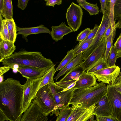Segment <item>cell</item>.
<instances>
[{"mask_svg": "<svg viewBox=\"0 0 121 121\" xmlns=\"http://www.w3.org/2000/svg\"><path fill=\"white\" fill-rule=\"evenodd\" d=\"M23 85L12 78L0 83V121H20Z\"/></svg>", "mask_w": 121, "mask_h": 121, "instance_id": "6da1fadb", "label": "cell"}, {"mask_svg": "<svg viewBox=\"0 0 121 121\" xmlns=\"http://www.w3.org/2000/svg\"><path fill=\"white\" fill-rule=\"evenodd\" d=\"M1 62L4 66L17 64L43 69H50L55 65L51 59L45 58L41 52L28 51L23 49L4 59Z\"/></svg>", "mask_w": 121, "mask_h": 121, "instance_id": "7a4b0ae2", "label": "cell"}, {"mask_svg": "<svg viewBox=\"0 0 121 121\" xmlns=\"http://www.w3.org/2000/svg\"><path fill=\"white\" fill-rule=\"evenodd\" d=\"M107 86L102 82L88 88L75 90L70 104L72 107L88 108L106 95Z\"/></svg>", "mask_w": 121, "mask_h": 121, "instance_id": "3957f363", "label": "cell"}, {"mask_svg": "<svg viewBox=\"0 0 121 121\" xmlns=\"http://www.w3.org/2000/svg\"><path fill=\"white\" fill-rule=\"evenodd\" d=\"M33 99L35 101L46 116L49 115L51 116L53 114L58 116L59 115V110L56 106L54 96L48 85L38 90Z\"/></svg>", "mask_w": 121, "mask_h": 121, "instance_id": "277c9868", "label": "cell"}, {"mask_svg": "<svg viewBox=\"0 0 121 121\" xmlns=\"http://www.w3.org/2000/svg\"><path fill=\"white\" fill-rule=\"evenodd\" d=\"M43 77L35 79H27L23 85V97L21 113L25 112L30 105L39 89Z\"/></svg>", "mask_w": 121, "mask_h": 121, "instance_id": "5b68a950", "label": "cell"}, {"mask_svg": "<svg viewBox=\"0 0 121 121\" xmlns=\"http://www.w3.org/2000/svg\"><path fill=\"white\" fill-rule=\"evenodd\" d=\"M83 12L81 6L72 2L67 9L66 18L67 24L75 32L77 31L82 24Z\"/></svg>", "mask_w": 121, "mask_h": 121, "instance_id": "8992f818", "label": "cell"}, {"mask_svg": "<svg viewBox=\"0 0 121 121\" xmlns=\"http://www.w3.org/2000/svg\"><path fill=\"white\" fill-rule=\"evenodd\" d=\"M109 21L108 12L106 9L105 13L103 15L99 28L91 44L88 48L82 53V59L83 61L88 56L100 43L104 37Z\"/></svg>", "mask_w": 121, "mask_h": 121, "instance_id": "52a82bcc", "label": "cell"}, {"mask_svg": "<svg viewBox=\"0 0 121 121\" xmlns=\"http://www.w3.org/2000/svg\"><path fill=\"white\" fill-rule=\"evenodd\" d=\"M106 44V39L104 37L99 45L88 56L79 64L83 71L90 68L104 56Z\"/></svg>", "mask_w": 121, "mask_h": 121, "instance_id": "ba28073f", "label": "cell"}, {"mask_svg": "<svg viewBox=\"0 0 121 121\" xmlns=\"http://www.w3.org/2000/svg\"><path fill=\"white\" fill-rule=\"evenodd\" d=\"M106 95L112 112V116L118 121H121V94L115 90L112 85L107 86Z\"/></svg>", "mask_w": 121, "mask_h": 121, "instance_id": "9c48e42d", "label": "cell"}, {"mask_svg": "<svg viewBox=\"0 0 121 121\" xmlns=\"http://www.w3.org/2000/svg\"><path fill=\"white\" fill-rule=\"evenodd\" d=\"M120 68L118 66L108 67L92 73L99 82L112 85L120 73Z\"/></svg>", "mask_w": 121, "mask_h": 121, "instance_id": "30bf717a", "label": "cell"}, {"mask_svg": "<svg viewBox=\"0 0 121 121\" xmlns=\"http://www.w3.org/2000/svg\"><path fill=\"white\" fill-rule=\"evenodd\" d=\"M20 121H48V118L33 99L30 107L24 112Z\"/></svg>", "mask_w": 121, "mask_h": 121, "instance_id": "8fae6325", "label": "cell"}, {"mask_svg": "<svg viewBox=\"0 0 121 121\" xmlns=\"http://www.w3.org/2000/svg\"><path fill=\"white\" fill-rule=\"evenodd\" d=\"M51 69H43L32 67L19 65L18 71L26 79H33L42 77Z\"/></svg>", "mask_w": 121, "mask_h": 121, "instance_id": "7c38bea8", "label": "cell"}, {"mask_svg": "<svg viewBox=\"0 0 121 121\" xmlns=\"http://www.w3.org/2000/svg\"><path fill=\"white\" fill-rule=\"evenodd\" d=\"M97 79L92 73L83 71L76 81L75 86L72 88L74 90H82L96 85Z\"/></svg>", "mask_w": 121, "mask_h": 121, "instance_id": "4fadbf2b", "label": "cell"}, {"mask_svg": "<svg viewBox=\"0 0 121 121\" xmlns=\"http://www.w3.org/2000/svg\"><path fill=\"white\" fill-rule=\"evenodd\" d=\"M75 90L72 88L66 91H61L54 95L56 105L58 109L65 108L70 105Z\"/></svg>", "mask_w": 121, "mask_h": 121, "instance_id": "5bb4252c", "label": "cell"}, {"mask_svg": "<svg viewBox=\"0 0 121 121\" xmlns=\"http://www.w3.org/2000/svg\"><path fill=\"white\" fill-rule=\"evenodd\" d=\"M93 115L104 116H112L111 108L106 95L95 104Z\"/></svg>", "mask_w": 121, "mask_h": 121, "instance_id": "9a60e30c", "label": "cell"}, {"mask_svg": "<svg viewBox=\"0 0 121 121\" xmlns=\"http://www.w3.org/2000/svg\"><path fill=\"white\" fill-rule=\"evenodd\" d=\"M17 35H21L22 37L26 41H28L27 38V36L30 35L42 33H48L50 34V30L43 25L39 26L31 27L21 28L17 26Z\"/></svg>", "mask_w": 121, "mask_h": 121, "instance_id": "2e32d148", "label": "cell"}, {"mask_svg": "<svg viewBox=\"0 0 121 121\" xmlns=\"http://www.w3.org/2000/svg\"><path fill=\"white\" fill-rule=\"evenodd\" d=\"M50 34L52 39L57 42L63 39V36L73 31L69 26H66L65 22H62L58 26L51 27Z\"/></svg>", "mask_w": 121, "mask_h": 121, "instance_id": "e0dca14e", "label": "cell"}, {"mask_svg": "<svg viewBox=\"0 0 121 121\" xmlns=\"http://www.w3.org/2000/svg\"><path fill=\"white\" fill-rule=\"evenodd\" d=\"M16 49V47L13 42L0 39V62L4 59L12 55Z\"/></svg>", "mask_w": 121, "mask_h": 121, "instance_id": "ac0fdd59", "label": "cell"}, {"mask_svg": "<svg viewBox=\"0 0 121 121\" xmlns=\"http://www.w3.org/2000/svg\"><path fill=\"white\" fill-rule=\"evenodd\" d=\"M82 53H81L77 55L75 58L60 70L54 78L56 82L61 76L67 73L71 69L83 61L82 59Z\"/></svg>", "mask_w": 121, "mask_h": 121, "instance_id": "d6986e66", "label": "cell"}, {"mask_svg": "<svg viewBox=\"0 0 121 121\" xmlns=\"http://www.w3.org/2000/svg\"><path fill=\"white\" fill-rule=\"evenodd\" d=\"M79 64L72 69L59 81L62 82L78 79L83 72Z\"/></svg>", "mask_w": 121, "mask_h": 121, "instance_id": "ffe728a7", "label": "cell"}, {"mask_svg": "<svg viewBox=\"0 0 121 121\" xmlns=\"http://www.w3.org/2000/svg\"><path fill=\"white\" fill-rule=\"evenodd\" d=\"M78 5L88 12L90 15H96L100 12L97 4H91L86 1V0H77Z\"/></svg>", "mask_w": 121, "mask_h": 121, "instance_id": "44dd1931", "label": "cell"}, {"mask_svg": "<svg viewBox=\"0 0 121 121\" xmlns=\"http://www.w3.org/2000/svg\"><path fill=\"white\" fill-rule=\"evenodd\" d=\"M2 10L0 13L5 20H11L13 18V5L11 0H3Z\"/></svg>", "mask_w": 121, "mask_h": 121, "instance_id": "7402d4cb", "label": "cell"}, {"mask_svg": "<svg viewBox=\"0 0 121 121\" xmlns=\"http://www.w3.org/2000/svg\"><path fill=\"white\" fill-rule=\"evenodd\" d=\"M55 65H54L43 77V79L39 89L42 87L49 83L55 86L56 85L54 80V75L56 72V69L55 67Z\"/></svg>", "mask_w": 121, "mask_h": 121, "instance_id": "603a6c76", "label": "cell"}, {"mask_svg": "<svg viewBox=\"0 0 121 121\" xmlns=\"http://www.w3.org/2000/svg\"><path fill=\"white\" fill-rule=\"evenodd\" d=\"M115 28H121V0H117L114 7Z\"/></svg>", "mask_w": 121, "mask_h": 121, "instance_id": "cb8c5ba5", "label": "cell"}, {"mask_svg": "<svg viewBox=\"0 0 121 121\" xmlns=\"http://www.w3.org/2000/svg\"><path fill=\"white\" fill-rule=\"evenodd\" d=\"M6 21L11 41L14 43L17 37V26L13 19Z\"/></svg>", "mask_w": 121, "mask_h": 121, "instance_id": "d4e9b609", "label": "cell"}, {"mask_svg": "<svg viewBox=\"0 0 121 121\" xmlns=\"http://www.w3.org/2000/svg\"><path fill=\"white\" fill-rule=\"evenodd\" d=\"M117 0H107L106 9L108 12V18L113 29L115 28V22L114 19V7Z\"/></svg>", "mask_w": 121, "mask_h": 121, "instance_id": "484cf974", "label": "cell"}, {"mask_svg": "<svg viewBox=\"0 0 121 121\" xmlns=\"http://www.w3.org/2000/svg\"><path fill=\"white\" fill-rule=\"evenodd\" d=\"M73 107V109L66 121H76L88 108L78 107Z\"/></svg>", "mask_w": 121, "mask_h": 121, "instance_id": "4316f807", "label": "cell"}, {"mask_svg": "<svg viewBox=\"0 0 121 121\" xmlns=\"http://www.w3.org/2000/svg\"><path fill=\"white\" fill-rule=\"evenodd\" d=\"M73 49L68 51L67 54L58 65L55 70L56 72L60 70L76 56Z\"/></svg>", "mask_w": 121, "mask_h": 121, "instance_id": "83f0119b", "label": "cell"}, {"mask_svg": "<svg viewBox=\"0 0 121 121\" xmlns=\"http://www.w3.org/2000/svg\"><path fill=\"white\" fill-rule=\"evenodd\" d=\"M108 67L107 62L103 57L86 71L87 73H92L99 70Z\"/></svg>", "mask_w": 121, "mask_h": 121, "instance_id": "f1b7e54d", "label": "cell"}, {"mask_svg": "<svg viewBox=\"0 0 121 121\" xmlns=\"http://www.w3.org/2000/svg\"><path fill=\"white\" fill-rule=\"evenodd\" d=\"M116 29H114L110 35L106 39V49L103 58L107 62L111 49L113 46V40L115 36Z\"/></svg>", "mask_w": 121, "mask_h": 121, "instance_id": "f546056e", "label": "cell"}, {"mask_svg": "<svg viewBox=\"0 0 121 121\" xmlns=\"http://www.w3.org/2000/svg\"><path fill=\"white\" fill-rule=\"evenodd\" d=\"M69 105L65 108L59 110V114L55 121H66L73 109V107H70Z\"/></svg>", "mask_w": 121, "mask_h": 121, "instance_id": "4dcf8cb0", "label": "cell"}, {"mask_svg": "<svg viewBox=\"0 0 121 121\" xmlns=\"http://www.w3.org/2000/svg\"><path fill=\"white\" fill-rule=\"evenodd\" d=\"M0 38L3 40L11 41L6 20L5 19L3 20L2 25L0 28Z\"/></svg>", "mask_w": 121, "mask_h": 121, "instance_id": "1f68e13d", "label": "cell"}, {"mask_svg": "<svg viewBox=\"0 0 121 121\" xmlns=\"http://www.w3.org/2000/svg\"><path fill=\"white\" fill-rule=\"evenodd\" d=\"M117 58V52L113 46L111 49L107 61L108 67L115 66Z\"/></svg>", "mask_w": 121, "mask_h": 121, "instance_id": "d6a6232c", "label": "cell"}, {"mask_svg": "<svg viewBox=\"0 0 121 121\" xmlns=\"http://www.w3.org/2000/svg\"><path fill=\"white\" fill-rule=\"evenodd\" d=\"M99 25H95L94 28L91 31L86 38L82 41L79 42L73 49L75 51L83 43L89 40L93 39L95 36L99 27Z\"/></svg>", "mask_w": 121, "mask_h": 121, "instance_id": "836d02e7", "label": "cell"}, {"mask_svg": "<svg viewBox=\"0 0 121 121\" xmlns=\"http://www.w3.org/2000/svg\"><path fill=\"white\" fill-rule=\"evenodd\" d=\"M95 107V104L90 106L76 121H87L93 115V112Z\"/></svg>", "mask_w": 121, "mask_h": 121, "instance_id": "e575fe53", "label": "cell"}, {"mask_svg": "<svg viewBox=\"0 0 121 121\" xmlns=\"http://www.w3.org/2000/svg\"><path fill=\"white\" fill-rule=\"evenodd\" d=\"M93 39L87 40L85 42L77 49L74 51L75 56H76L80 54L83 53L86 51L91 45Z\"/></svg>", "mask_w": 121, "mask_h": 121, "instance_id": "d590c367", "label": "cell"}, {"mask_svg": "<svg viewBox=\"0 0 121 121\" xmlns=\"http://www.w3.org/2000/svg\"><path fill=\"white\" fill-rule=\"evenodd\" d=\"M78 79L62 82H55L57 88L61 91L65 89L73 82L76 81Z\"/></svg>", "mask_w": 121, "mask_h": 121, "instance_id": "8d00e7d4", "label": "cell"}, {"mask_svg": "<svg viewBox=\"0 0 121 121\" xmlns=\"http://www.w3.org/2000/svg\"><path fill=\"white\" fill-rule=\"evenodd\" d=\"M113 46L117 52V58H121V32Z\"/></svg>", "mask_w": 121, "mask_h": 121, "instance_id": "74e56055", "label": "cell"}, {"mask_svg": "<svg viewBox=\"0 0 121 121\" xmlns=\"http://www.w3.org/2000/svg\"><path fill=\"white\" fill-rule=\"evenodd\" d=\"M91 30L89 28H87L81 32L77 37V41L80 42L85 39L90 32Z\"/></svg>", "mask_w": 121, "mask_h": 121, "instance_id": "f35d334b", "label": "cell"}, {"mask_svg": "<svg viewBox=\"0 0 121 121\" xmlns=\"http://www.w3.org/2000/svg\"><path fill=\"white\" fill-rule=\"evenodd\" d=\"M97 121H118L112 116H104L95 115Z\"/></svg>", "mask_w": 121, "mask_h": 121, "instance_id": "ab89813d", "label": "cell"}, {"mask_svg": "<svg viewBox=\"0 0 121 121\" xmlns=\"http://www.w3.org/2000/svg\"><path fill=\"white\" fill-rule=\"evenodd\" d=\"M113 88L121 94V77L118 76L114 83L112 85Z\"/></svg>", "mask_w": 121, "mask_h": 121, "instance_id": "60d3db41", "label": "cell"}, {"mask_svg": "<svg viewBox=\"0 0 121 121\" xmlns=\"http://www.w3.org/2000/svg\"><path fill=\"white\" fill-rule=\"evenodd\" d=\"M46 2V5L49 6H52L54 7L56 4L60 5L62 4V0H44Z\"/></svg>", "mask_w": 121, "mask_h": 121, "instance_id": "b9f144b4", "label": "cell"}, {"mask_svg": "<svg viewBox=\"0 0 121 121\" xmlns=\"http://www.w3.org/2000/svg\"><path fill=\"white\" fill-rule=\"evenodd\" d=\"M29 0H18L17 6L19 8L24 10L26 8Z\"/></svg>", "mask_w": 121, "mask_h": 121, "instance_id": "7bdbcfd3", "label": "cell"}, {"mask_svg": "<svg viewBox=\"0 0 121 121\" xmlns=\"http://www.w3.org/2000/svg\"><path fill=\"white\" fill-rule=\"evenodd\" d=\"M115 28L113 29L111 26L110 22L109 21L108 26L105 31L104 36L107 39L112 32L113 31Z\"/></svg>", "mask_w": 121, "mask_h": 121, "instance_id": "ee69618b", "label": "cell"}, {"mask_svg": "<svg viewBox=\"0 0 121 121\" xmlns=\"http://www.w3.org/2000/svg\"><path fill=\"white\" fill-rule=\"evenodd\" d=\"M101 5V9L100 11V12H102L103 15L104 14L105 12V9L106 8L107 6V0H99Z\"/></svg>", "mask_w": 121, "mask_h": 121, "instance_id": "f6af8a7d", "label": "cell"}, {"mask_svg": "<svg viewBox=\"0 0 121 121\" xmlns=\"http://www.w3.org/2000/svg\"><path fill=\"white\" fill-rule=\"evenodd\" d=\"M10 69L8 66H4L0 68V76L4 74L8 71Z\"/></svg>", "mask_w": 121, "mask_h": 121, "instance_id": "bcb514c9", "label": "cell"}, {"mask_svg": "<svg viewBox=\"0 0 121 121\" xmlns=\"http://www.w3.org/2000/svg\"><path fill=\"white\" fill-rule=\"evenodd\" d=\"M76 81L72 83L69 86H68L67 88L61 91H66L71 89L75 86Z\"/></svg>", "mask_w": 121, "mask_h": 121, "instance_id": "7dc6e473", "label": "cell"}, {"mask_svg": "<svg viewBox=\"0 0 121 121\" xmlns=\"http://www.w3.org/2000/svg\"><path fill=\"white\" fill-rule=\"evenodd\" d=\"M3 0H0V13H1L3 7Z\"/></svg>", "mask_w": 121, "mask_h": 121, "instance_id": "c3c4849f", "label": "cell"}, {"mask_svg": "<svg viewBox=\"0 0 121 121\" xmlns=\"http://www.w3.org/2000/svg\"><path fill=\"white\" fill-rule=\"evenodd\" d=\"M0 83H1L4 81H3V80H4V77H3V76L2 75L0 76Z\"/></svg>", "mask_w": 121, "mask_h": 121, "instance_id": "681fc988", "label": "cell"}, {"mask_svg": "<svg viewBox=\"0 0 121 121\" xmlns=\"http://www.w3.org/2000/svg\"><path fill=\"white\" fill-rule=\"evenodd\" d=\"M13 72L14 73H16L18 71V69H13Z\"/></svg>", "mask_w": 121, "mask_h": 121, "instance_id": "f907efd6", "label": "cell"}, {"mask_svg": "<svg viewBox=\"0 0 121 121\" xmlns=\"http://www.w3.org/2000/svg\"><path fill=\"white\" fill-rule=\"evenodd\" d=\"M89 119L87 121H89ZM91 121H96L95 120H94V119H93L92 120V119H91Z\"/></svg>", "mask_w": 121, "mask_h": 121, "instance_id": "816d5d0a", "label": "cell"}, {"mask_svg": "<svg viewBox=\"0 0 121 121\" xmlns=\"http://www.w3.org/2000/svg\"><path fill=\"white\" fill-rule=\"evenodd\" d=\"M119 76L121 77V72H120Z\"/></svg>", "mask_w": 121, "mask_h": 121, "instance_id": "f5cc1de1", "label": "cell"}, {"mask_svg": "<svg viewBox=\"0 0 121 121\" xmlns=\"http://www.w3.org/2000/svg\"><path fill=\"white\" fill-rule=\"evenodd\" d=\"M6 121H8V120H6Z\"/></svg>", "mask_w": 121, "mask_h": 121, "instance_id": "db71d44e", "label": "cell"}, {"mask_svg": "<svg viewBox=\"0 0 121 121\" xmlns=\"http://www.w3.org/2000/svg\"><path fill=\"white\" fill-rule=\"evenodd\" d=\"M50 121H52V120H51Z\"/></svg>", "mask_w": 121, "mask_h": 121, "instance_id": "11a10c76", "label": "cell"}]
</instances>
